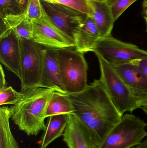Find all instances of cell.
Wrapping results in <instances>:
<instances>
[{
  "label": "cell",
  "mask_w": 147,
  "mask_h": 148,
  "mask_svg": "<svg viewBox=\"0 0 147 148\" xmlns=\"http://www.w3.org/2000/svg\"><path fill=\"white\" fill-rule=\"evenodd\" d=\"M75 113L88 127L99 145L123 116L114 106L100 79H96L82 92L67 94Z\"/></svg>",
  "instance_id": "obj_1"
},
{
  "label": "cell",
  "mask_w": 147,
  "mask_h": 148,
  "mask_svg": "<svg viewBox=\"0 0 147 148\" xmlns=\"http://www.w3.org/2000/svg\"><path fill=\"white\" fill-rule=\"evenodd\" d=\"M55 91L37 87L23 92L24 98L9 108L11 119L20 130L28 136H36L45 130L47 106Z\"/></svg>",
  "instance_id": "obj_2"
},
{
  "label": "cell",
  "mask_w": 147,
  "mask_h": 148,
  "mask_svg": "<svg viewBox=\"0 0 147 148\" xmlns=\"http://www.w3.org/2000/svg\"><path fill=\"white\" fill-rule=\"evenodd\" d=\"M58 58L67 94L83 91L88 86V64L84 53L75 47L57 49Z\"/></svg>",
  "instance_id": "obj_3"
},
{
  "label": "cell",
  "mask_w": 147,
  "mask_h": 148,
  "mask_svg": "<svg viewBox=\"0 0 147 148\" xmlns=\"http://www.w3.org/2000/svg\"><path fill=\"white\" fill-rule=\"evenodd\" d=\"M96 55L99 62L100 80L118 112L123 116L125 112L132 113L140 108L133 94L115 69L101 56Z\"/></svg>",
  "instance_id": "obj_4"
},
{
  "label": "cell",
  "mask_w": 147,
  "mask_h": 148,
  "mask_svg": "<svg viewBox=\"0 0 147 148\" xmlns=\"http://www.w3.org/2000/svg\"><path fill=\"white\" fill-rule=\"evenodd\" d=\"M147 123L139 116L123 114L98 148H132L147 137Z\"/></svg>",
  "instance_id": "obj_5"
},
{
  "label": "cell",
  "mask_w": 147,
  "mask_h": 148,
  "mask_svg": "<svg viewBox=\"0 0 147 148\" xmlns=\"http://www.w3.org/2000/svg\"><path fill=\"white\" fill-rule=\"evenodd\" d=\"M20 39V77L21 92L37 88L40 82L45 47L33 39Z\"/></svg>",
  "instance_id": "obj_6"
},
{
  "label": "cell",
  "mask_w": 147,
  "mask_h": 148,
  "mask_svg": "<svg viewBox=\"0 0 147 148\" xmlns=\"http://www.w3.org/2000/svg\"><path fill=\"white\" fill-rule=\"evenodd\" d=\"M93 52L112 66L147 58V50L141 49L134 44L122 41L112 36L100 37Z\"/></svg>",
  "instance_id": "obj_7"
},
{
  "label": "cell",
  "mask_w": 147,
  "mask_h": 148,
  "mask_svg": "<svg viewBox=\"0 0 147 148\" xmlns=\"http://www.w3.org/2000/svg\"><path fill=\"white\" fill-rule=\"evenodd\" d=\"M40 2L50 21L74 43L75 34L84 23L89 15L51 0H40Z\"/></svg>",
  "instance_id": "obj_8"
},
{
  "label": "cell",
  "mask_w": 147,
  "mask_h": 148,
  "mask_svg": "<svg viewBox=\"0 0 147 148\" xmlns=\"http://www.w3.org/2000/svg\"><path fill=\"white\" fill-rule=\"evenodd\" d=\"M32 21L33 40L37 43L56 49L75 47L74 42L55 27L44 11L40 18Z\"/></svg>",
  "instance_id": "obj_9"
},
{
  "label": "cell",
  "mask_w": 147,
  "mask_h": 148,
  "mask_svg": "<svg viewBox=\"0 0 147 148\" xmlns=\"http://www.w3.org/2000/svg\"><path fill=\"white\" fill-rule=\"evenodd\" d=\"M63 136L68 148L98 147L91 131L75 113L68 114V124Z\"/></svg>",
  "instance_id": "obj_10"
},
{
  "label": "cell",
  "mask_w": 147,
  "mask_h": 148,
  "mask_svg": "<svg viewBox=\"0 0 147 148\" xmlns=\"http://www.w3.org/2000/svg\"><path fill=\"white\" fill-rule=\"evenodd\" d=\"M20 55V39L14 29L0 34V62L19 78Z\"/></svg>",
  "instance_id": "obj_11"
},
{
  "label": "cell",
  "mask_w": 147,
  "mask_h": 148,
  "mask_svg": "<svg viewBox=\"0 0 147 148\" xmlns=\"http://www.w3.org/2000/svg\"><path fill=\"white\" fill-rule=\"evenodd\" d=\"M135 97L139 108L147 103V77L133 62L112 66Z\"/></svg>",
  "instance_id": "obj_12"
},
{
  "label": "cell",
  "mask_w": 147,
  "mask_h": 148,
  "mask_svg": "<svg viewBox=\"0 0 147 148\" xmlns=\"http://www.w3.org/2000/svg\"><path fill=\"white\" fill-rule=\"evenodd\" d=\"M38 87L51 89L60 94H67L63 83L56 49H45L42 74Z\"/></svg>",
  "instance_id": "obj_13"
},
{
  "label": "cell",
  "mask_w": 147,
  "mask_h": 148,
  "mask_svg": "<svg viewBox=\"0 0 147 148\" xmlns=\"http://www.w3.org/2000/svg\"><path fill=\"white\" fill-rule=\"evenodd\" d=\"M101 37L98 28L90 16H88L74 37L75 47L82 53L93 52L97 41Z\"/></svg>",
  "instance_id": "obj_14"
},
{
  "label": "cell",
  "mask_w": 147,
  "mask_h": 148,
  "mask_svg": "<svg viewBox=\"0 0 147 148\" xmlns=\"http://www.w3.org/2000/svg\"><path fill=\"white\" fill-rule=\"evenodd\" d=\"M92 9L91 17L95 21L101 37L111 36L115 23L111 6L106 1H97L90 0Z\"/></svg>",
  "instance_id": "obj_15"
},
{
  "label": "cell",
  "mask_w": 147,
  "mask_h": 148,
  "mask_svg": "<svg viewBox=\"0 0 147 148\" xmlns=\"http://www.w3.org/2000/svg\"><path fill=\"white\" fill-rule=\"evenodd\" d=\"M49 118L40 141V148H47L51 143L63 136L68 122V114L52 116Z\"/></svg>",
  "instance_id": "obj_16"
},
{
  "label": "cell",
  "mask_w": 147,
  "mask_h": 148,
  "mask_svg": "<svg viewBox=\"0 0 147 148\" xmlns=\"http://www.w3.org/2000/svg\"><path fill=\"white\" fill-rule=\"evenodd\" d=\"M11 115L9 108H0V148H19L9 124Z\"/></svg>",
  "instance_id": "obj_17"
},
{
  "label": "cell",
  "mask_w": 147,
  "mask_h": 148,
  "mask_svg": "<svg viewBox=\"0 0 147 148\" xmlns=\"http://www.w3.org/2000/svg\"><path fill=\"white\" fill-rule=\"evenodd\" d=\"M76 111L68 95L54 92L51 98L46 112V117L60 114H69Z\"/></svg>",
  "instance_id": "obj_18"
},
{
  "label": "cell",
  "mask_w": 147,
  "mask_h": 148,
  "mask_svg": "<svg viewBox=\"0 0 147 148\" xmlns=\"http://www.w3.org/2000/svg\"><path fill=\"white\" fill-rule=\"evenodd\" d=\"M24 92H18L11 86L0 88V105H15L24 98Z\"/></svg>",
  "instance_id": "obj_19"
},
{
  "label": "cell",
  "mask_w": 147,
  "mask_h": 148,
  "mask_svg": "<svg viewBox=\"0 0 147 148\" xmlns=\"http://www.w3.org/2000/svg\"><path fill=\"white\" fill-rule=\"evenodd\" d=\"M17 0H0V16L17 15L26 13Z\"/></svg>",
  "instance_id": "obj_20"
},
{
  "label": "cell",
  "mask_w": 147,
  "mask_h": 148,
  "mask_svg": "<svg viewBox=\"0 0 147 148\" xmlns=\"http://www.w3.org/2000/svg\"><path fill=\"white\" fill-rule=\"evenodd\" d=\"M54 2L70 7L88 15H92V9L90 0H55Z\"/></svg>",
  "instance_id": "obj_21"
},
{
  "label": "cell",
  "mask_w": 147,
  "mask_h": 148,
  "mask_svg": "<svg viewBox=\"0 0 147 148\" xmlns=\"http://www.w3.org/2000/svg\"><path fill=\"white\" fill-rule=\"evenodd\" d=\"M20 38L32 40L33 34V21L27 17L13 29Z\"/></svg>",
  "instance_id": "obj_22"
},
{
  "label": "cell",
  "mask_w": 147,
  "mask_h": 148,
  "mask_svg": "<svg viewBox=\"0 0 147 148\" xmlns=\"http://www.w3.org/2000/svg\"><path fill=\"white\" fill-rule=\"evenodd\" d=\"M26 13L27 17L32 21L40 18L44 14V10L40 0H29Z\"/></svg>",
  "instance_id": "obj_23"
},
{
  "label": "cell",
  "mask_w": 147,
  "mask_h": 148,
  "mask_svg": "<svg viewBox=\"0 0 147 148\" xmlns=\"http://www.w3.org/2000/svg\"><path fill=\"white\" fill-rule=\"evenodd\" d=\"M137 0H119L111 6V10L115 21L123 12Z\"/></svg>",
  "instance_id": "obj_24"
},
{
  "label": "cell",
  "mask_w": 147,
  "mask_h": 148,
  "mask_svg": "<svg viewBox=\"0 0 147 148\" xmlns=\"http://www.w3.org/2000/svg\"><path fill=\"white\" fill-rule=\"evenodd\" d=\"M132 62L136 65L138 68L147 77V58L134 61Z\"/></svg>",
  "instance_id": "obj_25"
},
{
  "label": "cell",
  "mask_w": 147,
  "mask_h": 148,
  "mask_svg": "<svg viewBox=\"0 0 147 148\" xmlns=\"http://www.w3.org/2000/svg\"><path fill=\"white\" fill-rule=\"evenodd\" d=\"M1 78H0V88H3L5 86H7L6 82V78H5V74L3 71L2 66L1 65Z\"/></svg>",
  "instance_id": "obj_26"
},
{
  "label": "cell",
  "mask_w": 147,
  "mask_h": 148,
  "mask_svg": "<svg viewBox=\"0 0 147 148\" xmlns=\"http://www.w3.org/2000/svg\"><path fill=\"white\" fill-rule=\"evenodd\" d=\"M28 1L29 0H17V1L22 6L26 11V10L27 8Z\"/></svg>",
  "instance_id": "obj_27"
},
{
  "label": "cell",
  "mask_w": 147,
  "mask_h": 148,
  "mask_svg": "<svg viewBox=\"0 0 147 148\" xmlns=\"http://www.w3.org/2000/svg\"><path fill=\"white\" fill-rule=\"evenodd\" d=\"M132 148H147V137L141 143Z\"/></svg>",
  "instance_id": "obj_28"
},
{
  "label": "cell",
  "mask_w": 147,
  "mask_h": 148,
  "mask_svg": "<svg viewBox=\"0 0 147 148\" xmlns=\"http://www.w3.org/2000/svg\"><path fill=\"white\" fill-rule=\"evenodd\" d=\"M142 7H143V12L147 11V0H143Z\"/></svg>",
  "instance_id": "obj_29"
},
{
  "label": "cell",
  "mask_w": 147,
  "mask_h": 148,
  "mask_svg": "<svg viewBox=\"0 0 147 148\" xmlns=\"http://www.w3.org/2000/svg\"><path fill=\"white\" fill-rule=\"evenodd\" d=\"M118 1H119V0H106V1L108 3L110 6H111Z\"/></svg>",
  "instance_id": "obj_30"
},
{
  "label": "cell",
  "mask_w": 147,
  "mask_h": 148,
  "mask_svg": "<svg viewBox=\"0 0 147 148\" xmlns=\"http://www.w3.org/2000/svg\"><path fill=\"white\" fill-rule=\"evenodd\" d=\"M142 14H143V16H144V19L146 21V31L147 32V11L142 12Z\"/></svg>",
  "instance_id": "obj_31"
},
{
  "label": "cell",
  "mask_w": 147,
  "mask_h": 148,
  "mask_svg": "<svg viewBox=\"0 0 147 148\" xmlns=\"http://www.w3.org/2000/svg\"><path fill=\"white\" fill-rule=\"evenodd\" d=\"M141 108L142 109L144 112L147 114V103L143 105Z\"/></svg>",
  "instance_id": "obj_32"
},
{
  "label": "cell",
  "mask_w": 147,
  "mask_h": 148,
  "mask_svg": "<svg viewBox=\"0 0 147 148\" xmlns=\"http://www.w3.org/2000/svg\"><path fill=\"white\" fill-rule=\"evenodd\" d=\"M91 1H106V0H91Z\"/></svg>",
  "instance_id": "obj_33"
},
{
  "label": "cell",
  "mask_w": 147,
  "mask_h": 148,
  "mask_svg": "<svg viewBox=\"0 0 147 148\" xmlns=\"http://www.w3.org/2000/svg\"><path fill=\"white\" fill-rule=\"evenodd\" d=\"M51 1H55V0H51Z\"/></svg>",
  "instance_id": "obj_34"
}]
</instances>
